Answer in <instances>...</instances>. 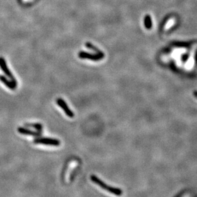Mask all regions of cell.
Returning <instances> with one entry per match:
<instances>
[{
    "label": "cell",
    "instance_id": "cell-1",
    "mask_svg": "<svg viewBox=\"0 0 197 197\" xmlns=\"http://www.w3.org/2000/svg\"><path fill=\"white\" fill-rule=\"evenodd\" d=\"M90 179L92 182L97 184L99 186H100L102 188V189L105 190L106 191L109 192L110 193L114 194L116 196H121V195L122 194V192L121 189H118V188H117V187H111L106 184L104 182H102L100 179H99L96 175H91Z\"/></svg>",
    "mask_w": 197,
    "mask_h": 197
},
{
    "label": "cell",
    "instance_id": "cell-2",
    "mask_svg": "<svg viewBox=\"0 0 197 197\" xmlns=\"http://www.w3.org/2000/svg\"><path fill=\"white\" fill-rule=\"evenodd\" d=\"M0 68H1L2 71L5 73V74L8 78H9L10 79V81L14 84L15 86L16 87H18V81L14 78V76L9 70V68H8L5 59L2 57H0Z\"/></svg>",
    "mask_w": 197,
    "mask_h": 197
},
{
    "label": "cell",
    "instance_id": "cell-3",
    "mask_svg": "<svg viewBox=\"0 0 197 197\" xmlns=\"http://www.w3.org/2000/svg\"><path fill=\"white\" fill-rule=\"evenodd\" d=\"M33 142L35 144H42L45 145H50V146H55L58 147L60 145V140L55 138H40L35 139Z\"/></svg>",
    "mask_w": 197,
    "mask_h": 197
},
{
    "label": "cell",
    "instance_id": "cell-4",
    "mask_svg": "<svg viewBox=\"0 0 197 197\" xmlns=\"http://www.w3.org/2000/svg\"><path fill=\"white\" fill-rule=\"evenodd\" d=\"M56 104L64 110V111L67 116H68V117H70V118H73L74 117V112L69 108V107L68 106L67 104L66 103V102L64 99H62L61 98H58L56 100Z\"/></svg>",
    "mask_w": 197,
    "mask_h": 197
},
{
    "label": "cell",
    "instance_id": "cell-5",
    "mask_svg": "<svg viewBox=\"0 0 197 197\" xmlns=\"http://www.w3.org/2000/svg\"><path fill=\"white\" fill-rule=\"evenodd\" d=\"M78 56L81 59H88V60H90L95 61V62L100 61L102 59H103V58L97 54H92V53L86 52V51H80L78 53Z\"/></svg>",
    "mask_w": 197,
    "mask_h": 197
},
{
    "label": "cell",
    "instance_id": "cell-6",
    "mask_svg": "<svg viewBox=\"0 0 197 197\" xmlns=\"http://www.w3.org/2000/svg\"><path fill=\"white\" fill-rule=\"evenodd\" d=\"M18 131L24 135H28V136H35V137H39L41 135V133L37 131H33L31 130H30L28 129H27L25 127H19L18 129Z\"/></svg>",
    "mask_w": 197,
    "mask_h": 197
},
{
    "label": "cell",
    "instance_id": "cell-7",
    "mask_svg": "<svg viewBox=\"0 0 197 197\" xmlns=\"http://www.w3.org/2000/svg\"><path fill=\"white\" fill-rule=\"evenodd\" d=\"M0 81H1L6 87H7L8 88L12 90H14L16 88V87L14 85V84L11 81L8 80L5 76L0 75Z\"/></svg>",
    "mask_w": 197,
    "mask_h": 197
},
{
    "label": "cell",
    "instance_id": "cell-8",
    "mask_svg": "<svg viewBox=\"0 0 197 197\" xmlns=\"http://www.w3.org/2000/svg\"><path fill=\"white\" fill-rule=\"evenodd\" d=\"M85 46H86L87 48H88V49H90L93 51L94 52H95L96 54L100 55L101 56H102L103 58H105V55L104 52H102V51H101L99 48H97V47H96L95 46L93 45L92 44H91L90 42H86V43H85Z\"/></svg>",
    "mask_w": 197,
    "mask_h": 197
},
{
    "label": "cell",
    "instance_id": "cell-9",
    "mask_svg": "<svg viewBox=\"0 0 197 197\" xmlns=\"http://www.w3.org/2000/svg\"><path fill=\"white\" fill-rule=\"evenodd\" d=\"M24 126L27 127H33L34 128V129H35L37 132H39L40 133H42V128H43V126H42V125L40 124V123H34V124L27 123V124H24Z\"/></svg>",
    "mask_w": 197,
    "mask_h": 197
},
{
    "label": "cell",
    "instance_id": "cell-10",
    "mask_svg": "<svg viewBox=\"0 0 197 197\" xmlns=\"http://www.w3.org/2000/svg\"><path fill=\"white\" fill-rule=\"evenodd\" d=\"M145 27L147 28H150L151 26H152V23H151V20L150 17H149V15H147L146 18L145 19Z\"/></svg>",
    "mask_w": 197,
    "mask_h": 197
}]
</instances>
